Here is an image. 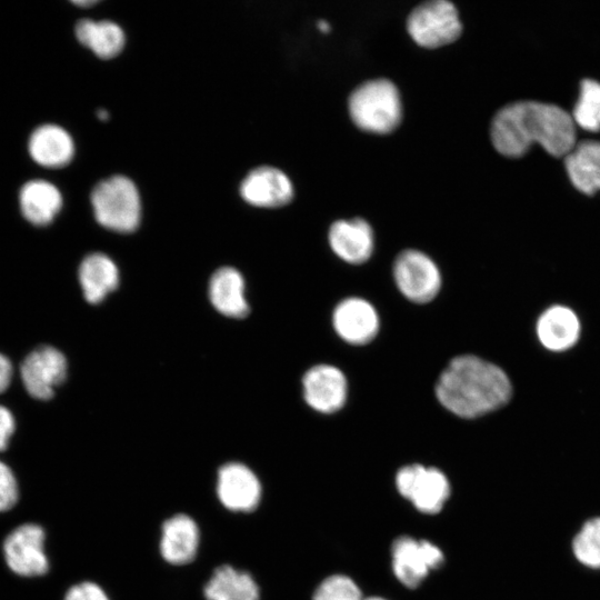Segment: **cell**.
<instances>
[{"mask_svg": "<svg viewBox=\"0 0 600 600\" xmlns=\"http://www.w3.org/2000/svg\"><path fill=\"white\" fill-rule=\"evenodd\" d=\"M574 124L580 128L600 131V83L593 79H584L580 84L579 98L572 111Z\"/></svg>", "mask_w": 600, "mask_h": 600, "instance_id": "obj_25", "label": "cell"}, {"mask_svg": "<svg viewBox=\"0 0 600 600\" xmlns=\"http://www.w3.org/2000/svg\"><path fill=\"white\" fill-rule=\"evenodd\" d=\"M91 204L97 221L109 230L132 232L139 226L140 196L128 177L117 174L98 182L91 192Z\"/></svg>", "mask_w": 600, "mask_h": 600, "instance_id": "obj_4", "label": "cell"}, {"mask_svg": "<svg viewBox=\"0 0 600 600\" xmlns=\"http://www.w3.org/2000/svg\"><path fill=\"white\" fill-rule=\"evenodd\" d=\"M203 597L206 600H259L260 590L250 573L222 564L212 572Z\"/></svg>", "mask_w": 600, "mask_h": 600, "instance_id": "obj_22", "label": "cell"}, {"mask_svg": "<svg viewBox=\"0 0 600 600\" xmlns=\"http://www.w3.org/2000/svg\"><path fill=\"white\" fill-rule=\"evenodd\" d=\"M160 533L159 552L166 562L184 566L196 558L200 530L190 516L178 513L170 517L162 523Z\"/></svg>", "mask_w": 600, "mask_h": 600, "instance_id": "obj_15", "label": "cell"}, {"mask_svg": "<svg viewBox=\"0 0 600 600\" xmlns=\"http://www.w3.org/2000/svg\"><path fill=\"white\" fill-rule=\"evenodd\" d=\"M497 151L509 158L523 156L539 143L553 157H566L576 142L572 117L559 106L539 101H517L501 108L491 123Z\"/></svg>", "mask_w": 600, "mask_h": 600, "instance_id": "obj_1", "label": "cell"}, {"mask_svg": "<svg viewBox=\"0 0 600 600\" xmlns=\"http://www.w3.org/2000/svg\"><path fill=\"white\" fill-rule=\"evenodd\" d=\"M20 373L27 391L37 399L47 400L67 374V360L56 348L42 346L30 352L21 363Z\"/></svg>", "mask_w": 600, "mask_h": 600, "instance_id": "obj_10", "label": "cell"}, {"mask_svg": "<svg viewBox=\"0 0 600 600\" xmlns=\"http://www.w3.org/2000/svg\"><path fill=\"white\" fill-rule=\"evenodd\" d=\"M348 107L352 121L369 132H391L402 118L399 90L386 78L371 79L359 84L351 92Z\"/></svg>", "mask_w": 600, "mask_h": 600, "instance_id": "obj_3", "label": "cell"}, {"mask_svg": "<svg viewBox=\"0 0 600 600\" xmlns=\"http://www.w3.org/2000/svg\"><path fill=\"white\" fill-rule=\"evenodd\" d=\"M393 277L402 296L416 303L431 301L441 288L438 266L428 254L417 249H407L398 254Z\"/></svg>", "mask_w": 600, "mask_h": 600, "instance_id": "obj_6", "label": "cell"}, {"mask_svg": "<svg viewBox=\"0 0 600 600\" xmlns=\"http://www.w3.org/2000/svg\"><path fill=\"white\" fill-rule=\"evenodd\" d=\"M407 29L418 44L436 48L459 38L462 23L451 1L429 0L411 10L407 19Z\"/></svg>", "mask_w": 600, "mask_h": 600, "instance_id": "obj_5", "label": "cell"}, {"mask_svg": "<svg viewBox=\"0 0 600 600\" xmlns=\"http://www.w3.org/2000/svg\"><path fill=\"white\" fill-rule=\"evenodd\" d=\"M19 498L17 480L11 469L0 461V512L14 507Z\"/></svg>", "mask_w": 600, "mask_h": 600, "instance_id": "obj_28", "label": "cell"}, {"mask_svg": "<svg viewBox=\"0 0 600 600\" xmlns=\"http://www.w3.org/2000/svg\"><path fill=\"white\" fill-rule=\"evenodd\" d=\"M262 494L256 473L246 464L229 462L218 471L217 496L220 503L232 512H252Z\"/></svg>", "mask_w": 600, "mask_h": 600, "instance_id": "obj_11", "label": "cell"}, {"mask_svg": "<svg viewBox=\"0 0 600 600\" xmlns=\"http://www.w3.org/2000/svg\"><path fill=\"white\" fill-rule=\"evenodd\" d=\"M209 297L213 307L227 317L243 318L249 312L244 298V280L234 268L223 267L212 274Z\"/></svg>", "mask_w": 600, "mask_h": 600, "instance_id": "obj_20", "label": "cell"}, {"mask_svg": "<svg viewBox=\"0 0 600 600\" xmlns=\"http://www.w3.org/2000/svg\"><path fill=\"white\" fill-rule=\"evenodd\" d=\"M74 31L80 43L103 59L113 58L124 46L123 30L110 20L94 21L84 18L77 22Z\"/></svg>", "mask_w": 600, "mask_h": 600, "instance_id": "obj_24", "label": "cell"}, {"mask_svg": "<svg viewBox=\"0 0 600 600\" xmlns=\"http://www.w3.org/2000/svg\"><path fill=\"white\" fill-rule=\"evenodd\" d=\"M572 184L586 194L600 190V141L582 140L564 157Z\"/></svg>", "mask_w": 600, "mask_h": 600, "instance_id": "obj_21", "label": "cell"}, {"mask_svg": "<svg viewBox=\"0 0 600 600\" xmlns=\"http://www.w3.org/2000/svg\"><path fill=\"white\" fill-rule=\"evenodd\" d=\"M400 494L423 513L439 512L450 494L447 477L439 469L421 464L401 468L396 476Z\"/></svg>", "mask_w": 600, "mask_h": 600, "instance_id": "obj_7", "label": "cell"}, {"mask_svg": "<svg viewBox=\"0 0 600 600\" xmlns=\"http://www.w3.org/2000/svg\"><path fill=\"white\" fill-rule=\"evenodd\" d=\"M13 431L14 419L12 413L6 407L0 406V451L8 447Z\"/></svg>", "mask_w": 600, "mask_h": 600, "instance_id": "obj_30", "label": "cell"}, {"mask_svg": "<svg viewBox=\"0 0 600 600\" xmlns=\"http://www.w3.org/2000/svg\"><path fill=\"white\" fill-rule=\"evenodd\" d=\"M303 398L309 407L321 413L340 410L348 393L344 373L331 364H317L302 378Z\"/></svg>", "mask_w": 600, "mask_h": 600, "instance_id": "obj_12", "label": "cell"}, {"mask_svg": "<svg viewBox=\"0 0 600 600\" xmlns=\"http://www.w3.org/2000/svg\"><path fill=\"white\" fill-rule=\"evenodd\" d=\"M576 558L589 568L600 569V518L587 521L573 539Z\"/></svg>", "mask_w": 600, "mask_h": 600, "instance_id": "obj_26", "label": "cell"}, {"mask_svg": "<svg viewBox=\"0 0 600 600\" xmlns=\"http://www.w3.org/2000/svg\"><path fill=\"white\" fill-rule=\"evenodd\" d=\"M23 217L34 226H47L61 209L62 197L59 189L46 180L24 183L19 193Z\"/></svg>", "mask_w": 600, "mask_h": 600, "instance_id": "obj_18", "label": "cell"}, {"mask_svg": "<svg viewBox=\"0 0 600 600\" xmlns=\"http://www.w3.org/2000/svg\"><path fill=\"white\" fill-rule=\"evenodd\" d=\"M332 324L338 336L348 343L360 346L370 342L379 331V316L367 300L350 297L333 310Z\"/></svg>", "mask_w": 600, "mask_h": 600, "instance_id": "obj_13", "label": "cell"}, {"mask_svg": "<svg viewBox=\"0 0 600 600\" xmlns=\"http://www.w3.org/2000/svg\"><path fill=\"white\" fill-rule=\"evenodd\" d=\"M313 600H362L358 586L348 577L336 574L323 580Z\"/></svg>", "mask_w": 600, "mask_h": 600, "instance_id": "obj_27", "label": "cell"}, {"mask_svg": "<svg viewBox=\"0 0 600 600\" xmlns=\"http://www.w3.org/2000/svg\"><path fill=\"white\" fill-rule=\"evenodd\" d=\"M12 377V366L9 359L0 353V392L4 391Z\"/></svg>", "mask_w": 600, "mask_h": 600, "instance_id": "obj_31", "label": "cell"}, {"mask_svg": "<svg viewBox=\"0 0 600 600\" xmlns=\"http://www.w3.org/2000/svg\"><path fill=\"white\" fill-rule=\"evenodd\" d=\"M74 4L79 7H90L93 6L97 1L96 0H74L72 1Z\"/></svg>", "mask_w": 600, "mask_h": 600, "instance_id": "obj_32", "label": "cell"}, {"mask_svg": "<svg viewBox=\"0 0 600 600\" xmlns=\"http://www.w3.org/2000/svg\"><path fill=\"white\" fill-rule=\"evenodd\" d=\"M44 541V530L36 523H24L11 531L3 542L4 560L10 570L29 578L44 574L49 569Z\"/></svg>", "mask_w": 600, "mask_h": 600, "instance_id": "obj_8", "label": "cell"}, {"mask_svg": "<svg viewBox=\"0 0 600 600\" xmlns=\"http://www.w3.org/2000/svg\"><path fill=\"white\" fill-rule=\"evenodd\" d=\"M97 117H98L100 120L104 121V120H107V119L109 118V113H108V111L104 110V109H99V110L97 111Z\"/></svg>", "mask_w": 600, "mask_h": 600, "instance_id": "obj_34", "label": "cell"}, {"mask_svg": "<svg viewBox=\"0 0 600 600\" xmlns=\"http://www.w3.org/2000/svg\"><path fill=\"white\" fill-rule=\"evenodd\" d=\"M443 562L442 551L429 541L400 537L392 547V569L398 580L409 588L418 587L430 570Z\"/></svg>", "mask_w": 600, "mask_h": 600, "instance_id": "obj_9", "label": "cell"}, {"mask_svg": "<svg viewBox=\"0 0 600 600\" xmlns=\"http://www.w3.org/2000/svg\"><path fill=\"white\" fill-rule=\"evenodd\" d=\"M28 150L37 163L48 168H60L72 160L74 143L63 128L47 123L31 133Z\"/></svg>", "mask_w": 600, "mask_h": 600, "instance_id": "obj_17", "label": "cell"}, {"mask_svg": "<svg viewBox=\"0 0 600 600\" xmlns=\"http://www.w3.org/2000/svg\"><path fill=\"white\" fill-rule=\"evenodd\" d=\"M511 392L510 380L501 368L472 354L453 358L436 383L438 401L451 413L466 419L502 407Z\"/></svg>", "mask_w": 600, "mask_h": 600, "instance_id": "obj_2", "label": "cell"}, {"mask_svg": "<svg viewBox=\"0 0 600 600\" xmlns=\"http://www.w3.org/2000/svg\"><path fill=\"white\" fill-rule=\"evenodd\" d=\"M244 201L257 207L274 208L290 202L293 186L289 177L278 168L261 166L252 169L240 184Z\"/></svg>", "mask_w": 600, "mask_h": 600, "instance_id": "obj_14", "label": "cell"}, {"mask_svg": "<svg viewBox=\"0 0 600 600\" xmlns=\"http://www.w3.org/2000/svg\"><path fill=\"white\" fill-rule=\"evenodd\" d=\"M332 251L348 263L366 262L373 251V230L362 218L334 221L328 233Z\"/></svg>", "mask_w": 600, "mask_h": 600, "instance_id": "obj_16", "label": "cell"}, {"mask_svg": "<svg viewBox=\"0 0 600 600\" xmlns=\"http://www.w3.org/2000/svg\"><path fill=\"white\" fill-rule=\"evenodd\" d=\"M318 28L322 32H328L330 30V24L326 20H319L318 21Z\"/></svg>", "mask_w": 600, "mask_h": 600, "instance_id": "obj_33", "label": "cell"}, {"mask_svg": "<svg viewBox=\"0 0 600 600\" xmlns=\"http://www.w3.org/2000/svg\"><path fill=\"white\" fill-rule=\"evenodd\" d=\"M64 600H110L104 590L97 583L83 581L72 586L66 593Z\"/></svg>", "mask_w": 600, "mask_h": 600, "instance_id": "obj_29", "label": "cell"}, {"mask_svg": "<svg viewBox=\"0 0 600 600\" xmlns=\"http://www.w3.org/2000/svg\"><path fill=\"white\" fill-rule=\"evenodd\" d=\"M366 600H384V599H381V598H370V599H366Z\"/></svg>", "mask_w": 600, "mask_h": 600, "instance_id": "obj_35", "label": "cell"}, {"mask_svg": "<svg viewBox=\"0 0 600 600\" xmlns=\"http://www.w3.org/2000/svg\"><path fill=\"white\" fill-rule=\"evenodd\" d=\"M79 281L87 301L98 303L117 288L119 271L111 258L96 252L80 263Z\"/></svg>", "mask_w": 600, "mask_h": 600, "instance_id": "obj_23", "label": "cell"}, {"mask_svg": "<svg viewBox=\"0 0 600 600\" xmlns=\"http://www.w3.org/2000/svg\"><path fill=\"white\" fill-rule=\"evenodd\" d=\"M580 323L576 313L563 306L547 309L537 323V334L544 348L563 351L571 348L579 338Z\"/></svg>", "mask_w": 600, "mask_h": 600, "instance_id": "obj_19", "label": "cell"}]
</instances>
